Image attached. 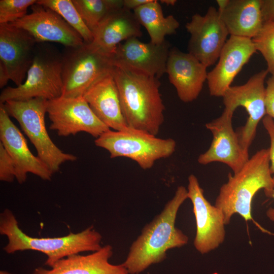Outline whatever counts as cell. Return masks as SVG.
Returning a JSON list of instances; mask_svg holds the SVG:
<instances>
[{"mask_svg": "<svg viewBox=\"0 0 274 274\" xmlns=\"http://www.w3.org/2000/svg\"><path fill=\"white\" fill-rule=\"evenodd\" d=\"M47 113L51 122L49 128L60 136L84 132L97 138L110 129L95 115L83 96H61L47 100Z\"/></svg>", "mask_w": 274, "mask_h": 274, "instance_id": "obj_10", "label": "cell"}, {"mask_svg": "<svg viewBox=\"0 0 274 274\" xmlns=\"http://www.w3.org/2000/svg\"><path fill=\"white\" fill-rule=\"evenodd\" d=\"M94 143L107 150L111 158H130L144 170L152 167L157 160L170 156L176 147L173 139L159 138L129 127L122 131L109 129L96 138Z\"/></svg>", "mask_w": 274, "mask_h": 274, "instance_id": "obj_7", "label": "cell"}, {"mask_svg": "<svg viewBox=\"0 0 274 274\" xmlns=\"http://www.w3.org/2000/svg\"><path fill=\"white\" fill-rule=\"evenodd\" d=\"M61 53L63 97L83 96L113 67L110 57L92 43L64 47Z\"/></svg>", "mask_w": 274, "mask_h": 274, "instance_id": "obj_8", "label": "cell"}, {"mask_svg": "<svg viewBox=\"0 0 274 274\" xmlns=\"http://www.w3.org/2000/svg\"><path fill=\"white\" fill-rule=\"evenodd\" d=\"M188 198L187 189L179 186L162 211L144 227L122 263L129 274H139L162 262L168 250L188 243V237L175 226L178 211Z\"/></svg>", "mask_w": 274, "mask_h": 274, "instance_id": "obj_1", "label": "cell"}, {"mask_svg": "<svg viewBox=\"0 0 274 274\" xmlns=\"http://www.w3.org/2000/svg\"><path fill=\"white\" fill-rule=\"evenodd\" d=\"M10 80L9 74L8 72L4 65V64L0 62V87L3 88L5 86L8 81Z\"/></svg>", "mask_w": 274, "mask_h": 274, "instance_id": "obj_34", "label": "cell"}, {"mask_svg": "<svg viewBox=\"0 0 274 274\" xmlns=\"http://www.w3.org/2000/svg\"><path fill=\"white\" fill-rule=\"evenodd\" d=\"M0 140L14 163L15 177L19 184L25 182L28 173L44 180H51L53 174L30 151L23 135L12 121L2 105L0 106Z\"/></svg>", "mask_w": 274, "mask_h": 274, "instance_id": "obj_17", "label": "cell"}, {"mask_svg": "<svg viewBox=\"0 0 274 274\" xmlns=\"http://www.w3.org/2000/svg\"><path fill=\"white\" fill-rule=\"evenodd\" d=\"M37 3L59 14L80 35L84 43H90L93 41V33L84 23L72 0H38Z\"/></svg>", "mask_w": 274, "mask_h": 274, "instance_id": "obj_26", "label": "cell"}, {"mask_svg": "<svg viewBox=\"0 0 274 274\" xmlns=\"http://www.w3.org/2000/svg\"><path fill=\"white\" fill-rule=\"evenodd\" d=\"M30 8V13L11 24L27 31L38 43H57L64 47L84 43L80 35L55 11L37 2Z\"/></svg>", "mask_w": 274, "mask_h": 274, "instance_id": "obj_15", "label": "cell"}, {"mask_svg": "<svg viewBox=\"0 0 274 274\" xmlns=\"http://www.w3.org/2000/svg\"><path fill=\"white\" fill-rule=\"evenodd\" d=\"M62 53L49 43L37 44L33 62L24 82L15 87L4 88L0 103L43 98L47 100L62 96Z\"/></svg>", "mask_w": 274, "mask_h": 274, "instance_id": "obj_5", "label": "cell"}, {"mask_svg": "<svg viewBox=\"0 0 274 274\" xmlns=\"http://www.w3.org/2000/svg\"><path fill=\"white\" fill-rule=\"evenodd\" d=\"M47 103V99L38 97L9 100L1 105L10 117L17 121L35 147L37 156L54 174L59 170L63 163L74 161L77 157L63 152L50 138L45 121Z\"/></svg>", "mask_w": 274, "mask_h": 274, "instance_id": "obj_6", "label": "cell"}, {"mask_svg": "<svg viewBox=\"0 0 274 274\" xmlns=\"http://www.w3.org/2000/svg\"><path fill=\"white\" fill-rule=\"evenodd\" d=\"M185 28L190 35L188 53L207 67L214 65L229 35L218 10L210 6L205 15L194 14Z\"/></svg>", "mask_w": 274, "mask_h": 274, "instance_id": "obj_12", "label": "cell"}, {"mask_svg": "<svg viewBox=\"0 0 274 274\" xmlns=\"http://www.w3.org/2000/svg\"><path fill=\"white\" fill-rule=\"evenodd\" d=\"M83 97L97 118L110 129L122 131L129 128L111 72L91 86Z\"/></svg>", "mask_w": 274, "mask_h": 274, "instance_id": "obj_20", "label": "cell"}, {"mask_svg": "<svg viewBox=\"0 0 274 274\" xmlns=\"http://www.w3.org/2000/svg\"><path fill=\"white\" fill-rule=\"evenodd\" d=\"M111 73L128 127L157 136L165 110L159 79L122 66H113Z\"/></svg>", "mask_w": 274, "mask_h": 274, "instance_id": "obj_2", "label": "cell"}, {"mask_svg": "<svg viewBox=\"0 0 274 274\" xmlns=\"http://www.w3.org/2000/svg\"><path fill=\"white\" fill-rule=\"evenodd\" d=\"M268 73L267 70L260 71L244 84L231 86L222 97L225 107L235 111L238 107L242 106L248 114L246 123L236 132L240 146L248 156L258 124L266 114L264 81Z\"/></svg>", "mask_w": 274, "mask_h": 274, "instance_id": "obj_9", "label": "cell"}, {"mask_svg": "<svg viewBox=\"0 0 274 274\" xmlns=\"http://www.w3.org/2000/svg\"><path fill=\"white\" fill-rule=\"evenodd\" d=\"M36 0H1L0 24L12 23L27 15Z\"/></svg>", "mask_w": 274, "mask_h": 274, "instance_id": "obj_28", "label": "cell"}, {"mask_svg": "<svg viewBox=\"0 0 274 274\" xmlns=\"http://www.w3.org/2000/svg\"><path fill=\"white\" fill-rule=\"evenodd\" d=\"M171 48L166 40L155 44L132 38L119 44L110 59L113 66L125 67L159 79L166 73Z\"/></svg>", "mask_w": 274, "mask_h": 274, "instance_id": "obj_14", "label": "cell"}, {"mask_svg": "<svg viewBox=\"0 0 274 274\" xmlns=\"http://www.w3.org/2000/svg\"><path fill=\"white\" fill-rule=\"evenodd\" d=\"M0 233L8 239L4 248L6 253L12 254L28 250L40 252L47 256L45 264L50 267L70 255L86 251L93 252L101 248L102 236L93 226L80 232H70L61 237L30 236L20 229L15 216L8 209L0 215Z\"/></svg>", "mask_w": 274, "mask_h": 274, "instance_id": "obj_4", "label": "cell"}, {"mask_svg": "<svg viewBox=\"0 0 274 274\" xmlns=\"http://www.w3.org/2000/svg\"><path fill=\"white\" fill-rule=\"evenodd\" d=\"M271 198H274V189L272 192ZM267 218L271 221L274 222V208H269L266 212Z\"/></svg>", "mask_w": 274, "mask_h": 274, "instance_id": "obj_36", "label": "cell"}, {"mask_svg": "<svg viewBox=\"0 0 274 274\" xmlns=\"http://www.w3.org/2000/svg\"><path fill=\"white\" fill-rule=\"evenodd\" d=\"M269 149L256 152L243 167L233 175L229 174L228 181L220 188L215 206L220 209L225 223H230L232 216L239 214L246 221H253L252 200L256 193L263 189L271 198L274 180L270 171Z\"/></svg>", "mask_w": 274, "mask_h": 274, "instance_id": "obj_3", "label": "cell"}, {"mask_svg": "<svg viewBox=\"0 0 274 274\" xmlns=\"http://www.w3.org/2000/svg\"><path fill=\"white\" fill-rule=\"evenodd\" d=\"M141 26L133 11L123 8L115 10L93 31L91 43L110 57L121 43L132 38L142 37Z\"/></svg>", "mask_w": 274, "mask_h": 274, "instance_id": "obj_22", "label": "cell"}, {"mask_svg": "<svg viewBox=\"0 0 274 274\" xmlns=\"http://www.w3.org/2000/svg\"><path fill=\"white\" fill-rule=\"evenodd\" d=\"M14 163L3 145L0 143V180L11 183L16 179Z\"/></svg>", "mask_w": 274, "mask_h": 274, "instance_id": "obj_29", "label": "cell"}, {"mask_svg": "<svg viewBox=\"0 0 274 274\" xmlns=\"http://www.w3.org/2000/svg\"><path fill=\"white\" fill-rule=\"evenodd\" d=\"M188 180V198L192 203L196 221L193 245L198 252L204 254L223 243L226 234L225 217L220 209L211 204L206 198L195 175H190Z\"/></svg>", "mask_w": 274, "mask_h": 274, "instance_id": "obj_11", "label": "cell"}, {"mask_svg": "<svg viewBox=\"0 0 274 274\" xmlns=\"http://www.w3.org/2000/svg\"><path fill=\"white\" fill-rule=\"evenodd\" d=\"M261 0H229L219 12L230 36L252 39L259 32L263 22Z\"/></svg>", "mask_w": 274, "mask_h": 274, "instance_id": "obj_23", "label": "cell"}, {"mask_svg": "<svg viewBox=\"0 0 274 274\" xmlns=\"http://www.w3.org/2000/svg\"><path fill=\"white\" fill-rule=\"evenodd\" d=\"M265 105L266 114L274 119V76H271L266 82Z\"/></svg>", "mask_w": 274, "mask_h": 274, "instance_id": "obj_31", "label": "cell"}, {"mask_svg": "<svg viewBox=\"0 0 274 274\" xmlns=\"http://www.w3.org/2000/svg\"><path fill=\"white\" fill-rule=\"evenodd\" d=\"M207 68L188 52H183L176 47L170 48L166 74L183 102H191L197 98L207 80Z\"/></svg>", "mask_w": 274, "mask_h": 274, "instance_id": "obj_19", "label": "cell"}, {"mask_svg": "<svg viewBox=\"0 0 274 274\" xmlns=\"http://www.w3.org/2000/svg\"><path fill=\"white\" fill-rule=\"evenodd\" d=\"M82 19L93 32L113 11L123 8V0H72Z\"/></svg>", "mask_w": 274, "mask_h": 274, "instance_id": "obj_25", "label": "cell"}, {"mask_svg": "<svg viewBox=\"0 0 274 274\" xmlns=\"http://www.w3.org/2000/svg\"><path fill=\"white\" fill-rule=\"evenodd\" d=\"M263 126L266 129L270 138V147L269 149V158L270 162V171L274 180V121L268 115L262 119Z\"/></svg>", "mask_w": 274, "mask_h": 274, "instance_id": "obj_30", "label": "cell"}, {"mask_svg": "<svg viewBox=\"0 0 274 274\" xmlns=\"http://www.w3.org/2000/svg\"><path fill=\"white\" fill-rule=\"evenodd\" d=\"M234 111L225 107L220 117L206 124V128L213 134V140L208 150L198 156L199 164L223 163L236 174L249 159L244 153L237 133L233 129L232 119Z\"/></svg>", "mask_w": 274, "mask_h": 274, "instance_id": "obj_13", "label": "cell"}, {"mask_svg": "<svg viewBox=\"0 0 274 274\" xmlns=\"http://www.w3.org/2000/svg\"><path fill=\"white\" fill-rule=\"evenodd\" d=\"M229 0H217L216 3L218 6V11L219 12L222 11L227 6Z\"/></svg>", "mask_w": 274, "mask_h": 274, "instance_id": "obj_35", "label": "cell"}, {"mask_svg": "<svg viewBox=\"0 0 274 274\" xmlns=\"http://www.w3.org/2000/svg\"><path fill=\"white\" fill-rule=\"evenodd\" d=\"M113 247L107 245L92 253L73 254L59 260L50 269L39 267L32 274H129L122 264H113Z\"/></svg>", "mask_w": 274, "mask_h": 274, "instance_id": "obj_21", "label": "cell"}, {"mask_svg": "<svg viewBox=\"0 0 274 274\" xmlns=\"http://www.w3.org/2000/svg\"><path fill=\"white\" fill-rule=\"evenodd\" d=\"M38 43L26 30L11 23L0 24V62L16 86L26 79Z\"/></svg>", "mask_w": 274, "mask_h": 274, "instance_id": "obj_16", "label": "cell"}, {"mask_svg": "<svg viewBox=\"0 0 274 274\" xmlns=\"http://www.w3.org/2000/svg\"><path fill=\"white\" fill-rule=\"evenodd\" d=\"M261 11L263 24L274 23V0H261Z\"/></svg>", "mask_w": 274, "mask_h": 274, "instance_id": "obj_32", "label": "cell"}, {"mask_svg": "<svg viewBox=\"0 0 274 274\" xmlns=\"http://www.w3.org/2000/svg\"><path fill=\"white\" fill-rule=\"evenodd\" d=\"M256 51L252 39L230 36L221 51L217 64L208 73L210 95L223 97L236 76Z\"/></svg>", "mask_w": 274, "mask_h": 274, "instance_id": "obj_18", "label": "cell"}, {"mask_svg": "<svg viewBox=\"0 0 274 274\" xmlns=\"http://www.w3.org/2000/svg\"><path fill=\"white\" fill-rule=\"evenodd\" d=\"M152 0H123V8L133 11L140 7L145 5Z\"/></svg>", "mask_w": 274, "mask_h": 274, "instance_id": "obj_33", "label": "cell"}, {"mask_svg": "<svg viewBox=\"0 0 274 274\" xmlns=\"http://www.w3.org/2000/svg\"><path fill=\"white\" fill-rule=\"evenodd\" d=\"M139 24L147 30L151 43L160 44L166 41L165 37L176 33L180 23L172 15L164 16L157 1L144 5L133 11Z\"/></svg>", "mask_w": 274, "mask_h": 274, "instance_id": "obj_24", "label": "cell"}, {"mask_svg": "<svg viewBox=\"0 0 274 274\" xmlns=\"http://www.w3.org/2000/svg\"><path fill=\"white\" fill-rule=\"evenodd\" d=\"M267 63V70L274 76V23H265L259 32L252 39Z\"/></svg>", "mask_w": 274, "mask_h": 274, "instance_id": "obj_27", "label": "cell"}, {"mask_svg": "<svg viewBox=\"0 0 274 274\" xmlns=\"http://www.w3.org/2000/svg\"><path fill=\"white\" fill-rule=\"evenodd\" d=\"M176 0H161L160 3L161 4H165L167 6H174L177 3Z\"/></svg>", "mask_w": 274, "mask_h": 274, "instance_id": "obj_37", "label": "cell"}]
</instances>
